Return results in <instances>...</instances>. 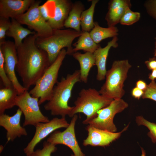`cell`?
<instances>
[{
    "mask_svg": "<svg viewBox=\"0 0 156 156\" xmlns=\"http://www.w3.org/2000/svg\"><path fill=\"white\" fill-rule=\"evenodd\" d=\"M36 33L30 35L16 48L18 62L16 70L27 90L35 85L51 65L47 53L36 45Z\"/></svg>",
    "mask_w": 156,
    "mask_h": 156,
    "instance_id": "obj_1",
    "label": "cell"
},
{
    "mask_svg": "<svg viewBox=\"0 0 156 156\" xmlns=\"http://www.w3.org/2000/svg\"><path fill=\"white\" fill-rule=\"evenodd\" d=\"M79 82H81L79 70L62 78L55 86L50 100L44 106L45 109L50 111L53 116H60L62 118L67 115L70 116L73 106L68 105V101L74 86Z\"/></svg>",
    "mask_w": 156,
    "mask_h": 156,
    "instance_id": "obj_2",
    "label": "cell"
},
{
    "mask_svg": "<svg viewBox=\"0 0 156 156\" xmlns=\"http://www.w3.org/2000/svg\"><path fill=\"white\" fill-rule=\"evenodd\" d=\"M82 33V31L79 32L71 29L53 30L51 36L44 38H38L36 44L38 47L47 53L51 64L65 47L67 48V54L72 55L74 53L73 42Z\"/></svg>",
    "mask_w": 156,
    "mask_h": 156,
    "instance_id": "obj_3",
    "label": "cell"
},
{
    "mask_svg": "<svg viewBox=\"0 0 156 156\" xmlns=\"http://www.w3.org/2000/svg\"><path fill=\"white\" fill-rule=\"evenodd\" d=\"M131 67L127 60L114 61L107 71L105 81L99 91L100 93L113 100L122 99L125 94L124 83Z\"/></svg>",
    "mask_w": 156,
    "mask_h": 156,
    "instance_id": "obj_4",
    "label": "cell"
},
{
    "mask_svg": "<svg viewBox=\"0 0 156 156\" xmlns=\"http://www.w3.org/2000/svg\"><path fill=\"white\" fill-rule=\"evenodd\" d=\"M113 100L101 95L94 88L82 89L74 102L69 117H72L78 113H83L86 118L82 123L86 125L97 116L98 111L109 105Z\"/></svg>",
    "mask_w": 156,
    "mask_h": 156,
    "instance_id": "obj_5",
    "label": "cell"
},
{
    "mask_svg": "<svg viewBox=\"0 0 156 156\" xmlns=\"http://www.w3.org/2000/svg\"><path fill=\"white\" fill-rule=\"evenodd\" d=\"M66 55V50L63 49L55 61L36 82L34 87L29 92L32 97L39 99V105L50 100L55 85L58 82L60 69Z\"/></svg>",
    "mask_w": 156,
    "mask_h": 156,
    "instance_id": "obj_6",
    "label": "cell"
},
{
    "mask_svg": "<svg viewBox=\"0 0 156 156\" xmlns=\"http://www.w3.org/2000/svg\"><path fill=\"white\" fill-rule=\"evenodd\" d=\"M15 105L19 107L24 115L23 127L28 125L35 126L38 123L50 121L48 118L41 112L38 99L32 97L27 90L16 96Z\"/></svg>",
    "mask_w": 156,
    "mask_h": 156,
    "instance_id": "obj_7",
    "label": "cell"
},
{
    "mask_svg": "<svg viewBox=\"0 0 156 156\" xmlns=\"http://www.w3.org/2000/svg\"><path fill=\"white\" fill-rule=\"evenodd\" d=\"M128 106V103L122 99L114 100L109 105L98 111L97 116L86 125L110 132H117L113 121L114 117Z\"/></svg>",
    "mask_w": 156,
    "mask_h": 156,
    "instance_id": "obj_8",
    "label": "cell"
},
{
    "mask_svg": "<svg viewBox=\"0 0 156 156\" xmlns=\"http://www.w3.org/2000/svg\"><path fill=\"white\" fill-rule=\"evenodd\" d=\"M41 1H35L28 10L15 19L21 24L27 25L34 30L38 38H44L51 36L53 29L40 14L39 7Z\"/></svg>",
    "mask_w": 156,
    "mask_h": 156,
    "instance_id": "obj_9",
    "label": "cell"
},
{
    "mask_svg": "<svg viewBox=\"0 0 156 156\" xmlns=\"http://www.w3.org/2000/svg\"><path fill=\"white\" fill-rule=\"evenodd\" d=\"M78 116L75 115L69 125L63 131L56 130L50 135L47 141L55 146L61 144L68 147L75 156H85L79 146L75 133V125Z\"/></svg>",
    "mask_w": 156,
    "mask_h": 156,
    "instance_id": "obj_10",
    "label": "cell"
},
{
    "mask_svg": "<svg viewBox=\"0 0 156 156\" xmlns=\"http://www.w3.org/2000/svg\"><path fill=\"white\" fill-rule=\"evenodd\" d=\"M65 118L55 117L47 122L39 123L35 127L36 131L32 139L23 151L27 156H30L36 145L42 140L57 130L66 128L69 125Z\"/></svg>",
    "mask_w": 156,
    "mask_h": 156,
    "instance_id": "obj_11",
    "label": "cell"
},
{
    "mask_svg": "<svg viewBox=\"0 0 156 156\" xmlns=\"http://www.w3.org/2000/svg\"><path fill=\"white\" fill-rule=\"evenodd\" d=\"M0 49L4 58V67L8 77L17 91L18 95L23 93L27 90L20 83L16 75L15 70L18 58L14 42L5 41L0 44Z\"/></svg>",
    "mask_w": 156,
    "mask_h": 156,
    "instance_id": "obj_12",
    "label": "cell"
},
{
    "mask_svg": "<svg viewBox=\"0 0 156 156\" xmlns=\"http://www.w3.org/2000/svg\"><path fill=\"white\" fill-rule=\"evenodd\" d=\"M129 126L128 125L120 132H112L88 125L86 127L88 136L83 140V144L84 146H107L118 139L127 129Z\"/></svg>",
    "mask_w": 156,
    "mask_h": 156,
    "instance_id": "obj_13",
    "label": "cell"
},
{
    "mask_svg": "<svg viewBox=\"0 0 156 156\" xmlns=\"http://www.w3.org/2000/svg\"><path fill=\"white\" fill-rule=\"evenodd\" d=\"M23 113L18 108L13 116H10L5 114L0 115V125L7 131V143L13 141L17 137L26 136L27 133L20 124L21 117Z\"/></svg>",
    "mask_w": 156,
    "mask_h": 156,
    "instance_id": "obj_14",
    "label": "cell"
},
{
    "mask_svg": "<svg viewBox=\"0 0 156 156\" xmlns=\"http://www.w3.org/2000/svg\"><path fill=\"white\" fill-rule=\"evenodd\" d=\"M34 0H0V17L14 18L24 14Z\"/></svg>",
    "mask_w": 156,
    "mask_h": 156,
    "instance_id": "obj_15",
    "label": "cell"
},
{
    "mask_svg": "<svg viewBox=\"0 0 156 156\" xmlns=\"http://www.w3.org/2000/svg\"><path fill=\"white\" fill-rule=\"evenodd\" d=\"M53 10L51 17L47 21L53 30L64 27L73 3L70 0H53Z\"/></svg>",
    "mask_w": 156,
    "mask_h": 156,
    "instance_id": "obj_16",
    "label": "cell"
},
{
    "mask_svg": "<svg viewBox=\"0 0 156 156\" xmlns=\"http://www.w3.org/2000/svg\"><path fill=\"white\" fill-rule=\"evenodd\" d=\"M118 40L117 36L113 38L107 43L106 46L103 48L100 46L93 53L95 60V65L96 66L97 68L96 79L99 81H102L105 78L107 72L106 62L109 51L112 47H117Z\"/></svg>",
    "mask_w": 156,
    "mask_h": 156,
    "instance_id": "obj_17",
    "label": "cell"
},
{
    "mask_svg": "<svg viewBox=\"0 0 156 156\" xmlns=\"http://www.w3.org/2000/svg\"><path fill=\"white\" fill-rule=\"evenodd\" d=\"M131 6L129 0H112L108 3L105 19L109 27L115 26L120 21L125 11Z\"/></svg>",
    "mask_w": 156,
    "mask_h": 156,
    "instance_id": "obj_18",
    "label": "cell"
},
{
    "mask_svg": "<svg viewBox=\"0 0 156 156\" xmlns=\"http://www.w3.org/2000/svg\"><path fill=\"white\" fill-rule=\"evenodd\" d=\"M73 57L79 62L80 66V79L81 81L87 83L89 74L91 68L95 65V60L93 53L79 52L73 53Z\"/></svg>",
    "mask_w": 156,
    "mask_h": 156,
    "instance_id": "obj_19",
    "label": "cell"
},
{
    "mask_svg": "<svg viewBox=\"0 0 156 156\" xmlns=\"http://www.w3.org/2000/svg\"><path fill=\"white\" fill-rule=\"evenodd\" d=\"M11 21L10 26L6 32V36L14 38L16 49L22 44L23 40L28 36L36 33L34 31H31L23 27L14 18H11Z\"/></svg>",
    "mask_w": 156,
    "mask_h": 156,
    "instance_id": "obj_20",
    "label": "cell"
},
{
    "mask_svg": "<svg viewBox=\"0 0 156 156\" xmlns=\"http://www.w3.org/2000/svg\"><path fill=\"white\" fill-rule=\"evenodd\" d=\"M84 10V6L81 1H76L73 3L68 17L65 22L64 27L78 32H81V16Z\"/></svg>",
    "mask_w": 156,
    "mask_h": 156,
    "instance_id": "obj_21",
    "label": "cell"
},
{
    "mask_svg": "<svg viewBox=\"0 0 156 156\" xmlns=\"http://www.w3.org/2000/svg\"><path fill=\"white\" fill-rule=\"evenodd\" d=\"M18 92L13 85L0 90V115L15 105V99Z\"/></svg>",
    "mask_w": 156,
    "mask_h": 156,
    "instance_id": "obj_22",
    "label": "cell"
},
{
    "mask_svg": "<svg viewBox=\"0 0 156 156\" xmlns=\"http://www.w3.org/2000/svg\"><path fill=\"white\" fill-rule=\"evenodd\" d=\"M118 31V28L115 26L103 27L100 26L97 22H94V27L89 33L94 42L99 44L105 39L117 36Z\"/></svg>",
    "mask_w": 156,
    "mask_h": 156,
    "instance_id": "obj_23",
    "label": "cell"
},
{
    "mask_svg": "<svg viewBox=\"0 0 156 156\" xmlns=\"http://www.w3.org/2000/svg\"><path fill=\"white\" fill-rule=\"evenodd\" d=\"M74 53L79 50H83L86 52L94 53L100 45L96 43L91 36L89 32L82 31L78 40L73 44Z\"/></svg>",
    "mask_w": 156,
    "mask_h": 156,
    "instance_id": "obj_24",
    "label": "cell"
},
{
    "mask_svg": "<svg viewBox=\"0 0 156 156\" xmlns=\"http://www.w3.org/2000/svg\"><path fill=\"white\" fill-rule=\"evenodd\" d=\"M98 0H92L90 6L82 12L81 18V27L82 31L90 32L94 28L93 16L96 6Z\"/></svg>",
    "mask_w": 156,
    "mask_h": 156,
    "instance_id": "obj_25",
    "label": "cell"
},
{
    "mask_svg": "<svg viewBox=\"0 0 156 156\" xmlns=\"http://www.w3.org/2000/svg\"><path fill=\"white\" fill-rule=\"evenodd\" d=\"M135 121L138 125H143L148 129V136L151 138L152 142L156 143V124L147 120L141 116H136Z\"/></svg>",
    "mask_w": 156,
    "mask_h": 156,
    "instance_id": "obj_26",
    "label": "cell"
},
{
    "mask_svg": "<svg viewBox=\"0 0 156 156\" xmlns=\"http://www.w3.org/2000/svg\"><path fill=\"white\" fill-rule=\"evenodd\" d=\"M140 17V13L138 12H134L128 8L121 18L120 23L122 25H129L138 21Z\"/></svg>",
    "mask_w": 156,
    "mask_h": 156,
    "instance_id": "obj_27",
    "label": "cell"
},
{
    "mask_svg": "<svg viewBox=\"0 0 156 156\" xmlns=\"http://www.w3.org/2000/svg\"><path fill=\"white\" fill-rule=\"evenodd\" d=\"M55 146L47 141H44L43 148L34 151L30 156H51V154L57 150Z\"/></svg>",
    "mask_w": 156,
    "mask_h": 156,
    "instance_id": "obj_28",
    "label": "cell"
},
{
    "mask_svg": "<svg viewBox=\"0 0 156 156\" xmlns=\"http://www.w3.org/2000/svg\"><path fill=\"white\" fill-rule=\"evenodd\" d=\"M4 58L0 49V77L5 87L11 86L12 84L6 74L4 67Z\"/></svg>",
    "mask_w": 156,
    "mask_h": 156,
    "instance_id": "obj_29",
    "label": "cell"
},
{
    "mask_svg": "<svg viewBox=\"0 0 156 156\" xmlns=\"http://www.w3.org/2000/svg\"><path fill=\"white\" fill-rule=\"evenodd\" d=\"M11 21L9 18L0 17V44L6 40H5L6 32L9 29Z\"/></svg>",
    "mask_w": 156,
    "mask_h": 156,
    "instance_id": "obj_30",
    "label": "cell"
},
{
    "mask_svg": "<svg viewBox=\"0 0 156 156\" xmlns=\"http://www.w3.org/2000/svg\"><path fill=\"white\" fill-rule=\"evenodd\" d=\"M142 97L143 99H150L156 102V82L155 81H151L147 85Z\"/></svg>",
    "mask_w": 156,
    "mask_h": 156,
    "instance_id": "obj_31",
    "label": "cell"
},
{
    "mask_svg": "<svg viewBox=\"0 0 156 156\" xmlns=\"http://www.w3.org/2000/svg\"><path fill=\"white\" fill-rule=\"evenodd\" d=\"M145 6L148 13L156 20V0L148 1Z\"/></svg>",
    "mask_w": 156,
    "mask_h": 156,
    "instance_id": "obj_32",
    "label": "cell"
},
{
    "mask_svg": "<svg viewBox=\"0 0 156 156\" xmlns=\"http://www.w3.org/2000/svg\"><path fill=\"white\" fill-rule=\"evenodd\" d=\"M144 93V91L139 89L136 87L134 88L131 91L132 96L134 98L138 100L142 97Z\"/></svg>",
    "mask_w": 156,
    "mask_h": 156,
    "instance_id": "obj_33",
    "label": "cell"
},
{
    "mask_svg": "<svg viewBox=\"0 0 156 156\" xmlns=\"http://www.w3.org/2000/svg\"><path fill=\"white\" fill-rule=\"evenodd\" d=\"M147 68L152 70L156 69V58L154 57L145 62Z\"/></svg>",
    "mask_w": 156,
    "mask_h": 156,
    "instance_id": "obj_34",
    "label": "cell"
},
{
    "mask_svg": "<svg viewBox=\"0 0 156 156\" xmlns=\"http://www.w3.org/2000/svg\"><path fill=\"white\" fill-rule=\"evenodd\" d=\"M147 85L143 80H139L136 83V87L144 91L146 88Z\"/></svg>",
    "mask_w": 156,
    "mask_h": 156,
    "instance_id": "obj_35",
    "label": "cell"
},
{
    "mask_svg": "<svg viewBox=\"0 0 156 156\" xmlns=\"http://www.w3.org/2000/svg\"><path fill=\"white\" fill-rule=\"evenodd\" d=\"M148 78L151 81H155L156 79V69L152 70L148 76Z\"/></svg>",
    "mask_w": 156,
    "mask_h": 156,
    "instance_id": "obj_36",
    "label": "cell"
},
{
    "mask_svg": "<svg viewBox=\"0 0 156 156\" xmlns=\"http://www.w3.org/2000/svg\"><path fill=\"white\" fill-rule=\"evenodd\" d=\"M142 151L141 156H146V153L145 151L142 148H141Z\"/></svg>",
    "mask_w": 156,
    "mask_h": 156,
    "instance_id": "obj_37",
    "label": "cell"
},
{
    "mask_svg": "<svg viewBox=\"0 0 156 156\" xmlns=\"http://www.w3.org/2000/svg\"><path fill=\"white\" fill-rule=\"evenodd\" d=\"M3 147L2 145H0V152L1 153L2 151H3Z\"/></svg>",
    "mask_w": 156,
    "mask_h": 156,
    "instance_id": "obj_38",
    "label": "cell"
},
{
    "mask_svg": "<svg viewBox=\"0 0 156 156\" xmlns=\"http://www.w3.org/2000/svg\"><path fill=\"white\" fill-rule=\"evenodd\" d=\"M154 56L155 57L156 56V43L155 44V49L154 52Z\"/></svg>",
    "mask_w": 156,
    "mask_h": 156,
    "instance_id": "obj_39",
    "label": "cell"
},
{
    "mask_svg": "<svg viewBox=\"0 0 156 156\" xmlns=\"http://www.w3.org/2000/svg\"><path fill=\"white\" fill-rule=\"evenodd\" d=\"M70 156H75L73 154H72Z\"/></svg>",
    "mask_w": 156,
    "mask_h": 156,
    "instance_id": "obj_40",
    "label": "cell"
}]
</instances>
